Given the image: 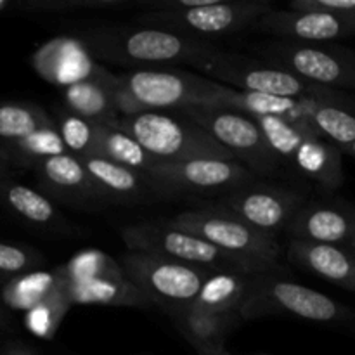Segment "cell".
I'll list each match as a JSON object with an SVG mask.
<instances>
[{"label": "cell", "instance_id": "7c38bea8", "mask_svg": "<svg viewBox=\"0 0 355 355\" xmlns=\"http://www.w3.org/2000/svg\"><path fill=\"white\" fill-rule=\"evenodd\" d=\"M272 9L269 2H224L207 0L193 9H158L139 16L144 26L162 28L184 37H225L253 28V24Z\"/></svg>", "mask_w": 355, "mask_h": 355}, {"label": "cell", "instance_id": "d590c367", "mask_svg": "<svg viewBox=\"0 0 355 355\" xmlns=\"http://www.w3.org/2000/svg\"><path fill=\"white\" fill-rule=\"evenodd\" d=\"M123 6L125 2L121 0H31L21 3V9L28 12L64 14L82 9H116Z\"/></svg>", "mask_w": 355, "mask_h": 355}, {"label": "cell", "instance_id": "ba28073f", "mask_svg": "<svg viewBox=\"0 0 355 355\" xmlns=\"http://www.w3.org/2000/svg\"><path fill=\"white\" fill-rule=\"evenodd\" d=\"M121 241L125 243L128 252L166 257V259L201 267L211 272H263L248 260L218 250L217 246L210 245L205 239L173 227L165 220L135 222V224L127 225L121 229Z\"/></svg>", "mask_w": 355, "mask_h": 355}, {"label": "cell", "instance_id": "ffe728a7", "mask_svg": "<svg viewBox=\"0 0 355 355\" xmlns=\"http://www.w3.org/2000/svg\"><path fill=\"white\" fill-rule=\"evenodd\" d=\"M314 99H318V97L290 99V97L245 92V90L231 89V87L218 83L217 92H215L210 104H207V106L231 107V110L241 111V113L248 114V116H277L284 118V120L291 121V123L311 127L309 125V111H311L312 101Z\"/></svg>", "mask_w": 355, "mask_h": 355}, {"label": "cell", "instance_id": "1f68e13d", "mask_svg": "<svg viewBox=\"0 0 355 355\" xmlns=\"http://www.w3.org/2000/svg\"><path fill=\"white\" fill-rule=\"evenodd\" d=\"M55 125H58V130L69 155L80 159L101 156L99 125L71 113L66 107L58 110Z\"/></svg>", "mask_w": 355, "mask_h": 355}, {"label": "cell", "instance_id": "4316f807", "mask_svg": "<svg viewBox=\"0 0 355 355\" xmlns=\"http://www.w3.org/2000/svg\"><path fill=\"white\" fill-rule=\"evenodd\" d=\"M99 144L101 156L141 173L146 179H149L162 163L151 153L146 151L128 132L114 125H99Z\"/></svg>", "mask_w": 355, "mask_h": 355}, {"label": "cell", "instance_id": "6da1fadb", "mask_svg": "<svg viewBox=\"0 0 355 355\" xmlns=\"http://www.w3.org/2000/svg\"><path fill=\"white\" fill-rule=\"evenodd\" d=\"M96 59L142 68H166L168 64H189L210 44L198 38L184 37L173 31L139 24H104L80 35Z\"/></svg>", "mask_w": 355, "mask_h": 355}, {"label": "cell", "instance_id": "2e32d148", "mask_svg": "<svg viewBox=\"0 0 355 355\" xmlns=\"http://www.w3.org/2000/svg\"><path fill=\"white\" fill-rule=\"evenodd\" d=\"M31 66L45 82L61 89L111 73L97 62L78 37H55L45 42L31 55Z\"/></svg>", "mask_w": 355, "mask_h": 355}, {"label": "cell", "instance_id": "60d3db41", "mask_svg": "<svg viewBox=\"0 0 355 355\" xmlns=\"http://www.w3.org/2000/svg\"><path fill=\"white\" fill-rule=\"evenodd\" d=\"M9 165H10L9 158H7L6 151H3L2 144H0V182H2V180H6V179H3V177H6L7 166H9Z\"/></svg>", "mask_w": 355, "mask_h": 355}, {"label": "cell", "instance_id": "b9f144b4", "mask_svg": "<svg viewBox=\"0 0 355 355\" xmlns=\"http://www.w3.org/2000/svg\"><path fill=\"white\" fill-rule=\"evenodd\" d=\"M340 151H342V153H345V155H349V156H352V158H355V142H354V144L347 146V148L340 149Z\"/></svg>", "mask_w": 355, "mask_h": 355}, {"label": "cell", "instance_id": "d6986e66", "mask_svg": "<svg viewBox=\"0 0 355 355\" xmlns=\"http://www.w3.org/2000/svg\"><path fill=\"white\" fill-rule=\"evenodd\" d=\"M286 253L295 266L355 293V253L349 246L290 239Z\"/></svg>", "mask_w": 355, "mask_h": 355}, {"label": "cell", "instance_id": "ac0fdd59", "mask_svg": "<svg viewBox=\"0 0 355 355\" xmlns=\"http://www.w3.org/2000/svg\"><path fill=\"white\" fill-rule=\"evenodd\" d=\"M44 194L71 205L107 203L83 163L73 155H59L33 166Z\"/></svg>", "mask_w": 355, "mask_h": 355}, {"label": "cell", "instance_id": "5bb4252c", "mask_svg": "<svg viewBox=\"0 0 355 355\" xmlns=\"http://www.w3.org/2000/svg\"><path fill=\"white\" fill-rule=\"evenodd\" d=\"M307 200L304 191L255 182L220 196L217 205L252 227L276 236L279 231H286Z\"/></svg>", "mask_w": 355, "mask_h": 355}, {"label": "cell", "instance_id": "5b68a950", "mask_svg": "<svg viewBox=\"0 0 355 355\" xmlns=\"http://www.w3.org/2000/svg\"><path fill=\"white\" fill-rule=\"evenodd\" d=\"M165 222L205 239L218 250L248 260L263 272L279 269L281 246L276 236L252 227L218 205L180 211Z\"/></svg>", "mask_w": 355, "mask_h": 355}, {"label": "cell", "instance_id": "52a82bcc", "mask_svg": "<svg viewBox=\"0 0 355 355\" xmlns=\"http://www.w3.org/2000/svg\"><path fill=\"white\" fill-rule=\"evenodd\" d=\"M266 134L276 155L298 173L324 191H336L345 180L340 148L312 127L277 116H252Z\"/></svg>", "mask_w": 355, "mask_h": 355}, {"label": "cell", "instance_id": "ee69618b", "mask_svg": "<svg viewBox=\"0 0 355 355\" xmlns=\"http://www.w3.org/2000/svg\"><path fill=\"white\" fill-rule=\"evenodd\" d=\"M349 248H350V250H352V252L355 253V238L352 239V241H350V243H349Z\"/></svg>", "mask_w": 355, "mask_h": 355}, {"label": "cell", "instance_id": "e0dca14e", "mask_svg": "<svg viewBox=\"0 0 355 355\" xmlns=\"http://www.w3.org/2000/svg\"><path fill=\"white\" fill-rule=\"evenodd\" d=\"M290 239L349 246L355 238V208L307 200L286 229Z\"/></svg>", "mask_w": 355, "mask_h": 355}, {"label": "cell", "instance_id": "7402d4cb", "mask_svg": "<svg viewBox=\"0 0 355 355\" xmlns=\"http://www.w3.org/2000/svg\"><path fill=\"white\" fill-rule=\"evenodd\" d=\"M114 83L116 75L107 73L66 87L62 89L64 107L96 125H116L121 114L116 104Z\"/></svg>", "mask_w": 355, "mask_h": 355}, {"label": "cell", "instance_id": "7bdbcfd3", "mask_svg": "<svg viewBox=\"0 0 355 355\" xmlns=\"http://www.w3.org/2000/svg\"><path fill=\"white\" fill-rule=\"evenodd\" d=\"M9 6H10L9 0H0V12H2V10H6Z\"/></svg>", "mask_w": 355, "mask_h": 355}, {"label": "cell", "instance_id": "8d00e7d4", "mask_svg": "<svg viewBox=\"0 0 355 355\" xmlns=\"http://www.w3.org/2000/svg\"><path fill=\"white\" fill-rule=\"evenodd\" d=\"M288 9L321 10V12L338 14L355 19V0H295L288 6Z\"/></svg>", "mask_w": 355, "mask_h": 355}, {"label": "cell", "instance_id": "83f0119b", "mask_svg": "<svg viewBox=\"0 0 355 355\" xmlns=\"http://www.w3.org/2000/svg\"><path fill=\"white\" fill-rule=\"evenodd\" d=\"M177 328L193 349L203 347H222L225 336L231 333L236 322L241 321L239 314H207V312L184 311L173 315Z\"/></svg>", "mask_w": 355, "mask_h": 355}, {"label": "cell", "instance_id": "30bf717a", "mask_svg": "<svg viewBox=\"0 0 355 355\" xmlns=\"http://www.w3.org/2000/svg\"><path fill=\"white\" fill-rule=\"evenodd\" d=\"M120 266L128 279L144 291L153 304L165 307L172 315L187 311L214 274L166 257L139 252H128Z\"/></svg>", "mask_w": 355, "mask_h": 355}, {"label": "cell", "instance_id": "277c9868", "mask_svg": "<svg viewBox=\"0 0 355 355\" xmlns=\"http://www.w3.org/2000/svg\"><path fill=\"white\" fill-rule=\"evenodd\" d=\"M114 127L128 132L159 162L236 159L211 135L182 114L175 116L168 111H144L120 116Z\"/></svg>", "mask_w": 355, "mask_h": 355}, {"label": "cell", "instance_id": "3957f363", "mask_svg": "<svg viewBox=\"0 0 355 355\" xmlns=\"http://www.w3.org/2000/svg\"><path fill=\"white\" fill-rule=\"evenodd\" d=\"M191 66L205 73V76L220 85L245 92L267 96L305 99V97H328L338 90L326 89L293 75L281 66H270L260 59L234 52L218 51L214 45L205 49Z\"/></svg>", "mask_w": 355, "mask_h": 355}, {"label": "cell", "instance_id": "d6a6232c", "mask_svg": "<svg viewBox=\"0 0 355 355\" xmlns=\"http://www.w3.org/2000/svg\"><path fill=\"white\" fill-rule=\"evenodd\" d=\"M59 283L55 290L42 302L38 307L26 314V326L33 335L42 336V338H52V335L58 329L59 322L66 315V312L73 307L69 304L68 293H66V283L59 272Z\"/></svg>", "mask_w": 355, "mask_h": 355}, {"label": "cell", "instance_id": "4fadbf2b", "mask_svg": "<svg viewBox=\"0 0 355 355\" xmlns=\"http://www.w3.org/2000/svg\"><path fill=\"white\" fill-rule=\"evenodd\" d=\"M158 194H225L259 182V175L238 159H189L159 163L149 175Z\"/></svg>", "mask_w": 355, "mask_h": 355}, {"label": "cell", "instance_id": "8fae6325", "mask_svg": "<svg viewBox=\"0 0 355 355\" xmlns=\"http://www.w3.org/2000/svg\"><path fill=\"white\" fill-rule=\"evenodd\" d=\"M255 51L260 61L281 66L315 85L355 90V52L349 49L276 38L259 45Z\"/></svg>", "mask_w": 355, "mask_h": 355}, {"label": "cell", "instance_id": "74e56055", "mask_svg": "<svg viewBox=\"0 0 355 355\" xmlns=\"http://www.w3.org/2000/svg\"><path fill=\"white\" fill-rule=\"evenodd\" d=\"M0 355H35L28 349L26 345H21V343H9L3 349H0Z\"/></svg>", "mask_w": 355, "mask_h": 355}, {"label": "cell", "instance_id": "7a4b0ae2", "mask_svg": "<svg viewBox=\"0 0 355 355\" xmlns=\"http://www.w3.org/2000/svg\"><path fill=\"white\" fill-rule=\"evenodd\" d=\"M218 83L175 68H142L116 75L114 94L121 116L144 111L179 113L189 106H207Z\"/></svg>", "mask_w": 355, "mask_h": 355}, {"label": "cell", "instance_id": "cb8c5ba5", "mask_svg": "<svg viewBox=\"0 0 355 355\" xmlns=\"http://www.w3.org/2000/svg\"><path fill=\"white\" fill-rule=\"evenodd\" d=\"M0 200L17 218L37 229L66 231L68 224L47 194L14 180L0 182Z\"/></svg>", "mask_w": 355, "mask_h": 355}, {"label": "cell", "instance_id": "8992f818", "mask_svg": "<svg viewBox=\"0 0 355 355\" xmlns=\"http://www.w3.org/2000/svg\"><path fill=\"white\" fill-rule=\"evenodd\" d=\"M276 272L270 270L253 276L250 293L239 311L241 319L291 315L322 324L355 321L354 309L345 307L321 291L284 279Z\"/></svg>", "mask_w": 355, "mask_h": 355}, {"label": "cell", "instance_id": "4dcf8cb0", "mask_svg": "<svg viewBox=\"0 0 355 355\" xmlns=\"http://www.w3.org/2000/svg\"><path fill=\"white\" fill-rule=\"evenodd\" d=\"M2 148L6 151L7 158H9L10 165L19 166H35L37 163L52 158V156L68 155V149L62 142L58 125L42 128V130L35 132V134L23 139V141L2 146Z\"/></svg>", "mask_w": 355, "mask_h": 355}, {"label": "cell", "instance_id": "f1b7e54d", "mask_svg": "<svg viewBox=\"0 0 355 355\" xmlns=\"http://www.w3.org/2000/svg\"><path fill=\"white\" fill-rule=\"evenodd\" d=\"M58 283V269L35 270L9 281L0 290V300L7 311H21L28 314L55 290Z\"/></svg>", "mask_w": 355, "mask_h": 355}, {"label": "cell", "instance_id": "603a6c76", "mask_svg": "<svg viewBox=\"0 0 355 355\" xmlns=\"http://www.w3.org/2000/svg\"><path fill=\"white\" fill-rule=\"evenodd\" d=\"M66 293L71 305L146 309L153 304L148 295L128 279L123 267L120 272L107 274V276L97 277L87 283H66Z\"/></svg>", "mask_w": 355, "mask_h": 355}, {"label": "cell", "instance_id": "ab89813d", "mask_svg": "<svg viewBox=\"0 0 355 355\" xmlns=\"http://www.w3.org/2000/svg\"><path fill=\"white\" fill-rule=\"evenodd\" d=\"M9 328H10V321H9V315H7V309L3 307L2 300H0V335L9 331Z\"/></svg>", "mask_w": 355, "mask_h": 355}, {"label": "cell", "instance_id": "484cf974", "mask_svg": "<svg viewBox=\"0 0 355 355\" xmlns=\"http://www.w3.org/2000/svg\"><path fill=\"white\" fill-rule=\"evenodd\" d=\"M255 274L214 272L189 311L207 314H239Z\"/></svg>", "mask_w": 355, "mask_h": 355}, {"label": "cell", "instance_id": "d4e9b609", "mask_svg": "<svg viewBox=\"0 0 355 355\" xmlns=\"http://www.w3.org/2000/svg\"><path fill=\"white\" fill-rule=\"evenodd\" d=\"M309 125L336 148L354 144L355 99L342 90L331 97H318L309 111Z\"/></svg>", "mask_w": 355, "mask_h": 355}, {"label": "cell", "instance_id": "e575fe53", "mask_svg": "<svg viewBox=\"0 0 355 355\" xmlns=\"http://www.w3.org/2000/svg\"><path fill=\"white\" fill-rule=\"evenodd\" d=\"M44 260V255L31 246L0 241V290L9 281L40 269Z\"/></svg>", "mask_w": 355, "mask_h": 355}, {"label": "cell", "instance_id": "f35d334b", "mask_svg": "<svg viewBox=\"0 0 355 355\" xmlns=\"http://www.w3.org/2000/svg\"><path fill=\"white\" fill-rule=\"evenodd\" d=\"M196 354L198 355H232L231 352H227V350L224 349V345L222 347H203V349H196Z\"/></svg>", "mask_w": 355, "mask_h": 355}, {"label": "cell", "instance_id": "9c48e42d", "mask_svg": "<svg viewBox=\"0 0 355 355\" xmlns=\"http://www.w3.org/2000/svg\"><path fill=\"white\" fill-rule=\"evenodd\" d=\"M179 114L203 128L257 175L276 177L286 166L269 144L260 125L241 111L218 106H189L179 111Z\"/></svg>", "mask_w": 355, "mask_h": 355}, {"label": "cell", "instance_id": "836d02e7", "mask_svg": "<svg viewBox=\"0 0 355 355\" xmlns=\"http://www.w3.org/2000/svg\"><path fill=\"white\" fill-rule=\"evenodd\" d=\"M58 269L66 283L76 284L87 283V281L107 276V274L120 272L121 266L120 262H116L99 250H85V252H80L78 255L73 257L64 266H59Z\"/></svg>", "mask_w": 355, "mask_h": 355}, {"label": "cell", "instance_id": "44dd1931", "mask_svg": "<svg viewBox=\"0 0 355 355\" xmlns=\"http://www.w3.org/2000/svg\"><path fill=\"white\" fill-rule=\"evenodd\" d=\"M80 159V158H78ZM85 170L107 203H137L151 200L156 193L155 186L141 173L121 166L104 156L82 158Z\"/></svg>", "mask_w": 355, "mask_h": 355}, {"label": "cell", "instance_id": "9a60e30c", "mask_svg": "<svg viewBox=\"0 0 355 355\" xmlns=\"http://www.w3.org/2000/svg\"><path fill=\"white\" fill-rule=\"evenodd\" d=\"M253 28L281 40L329 44L355 33L354 17L321 10H274L263 14Z\"/></svg>", "mask_w": 355, "mask_h": 355}, {"label": "cell", "instance_id": "f546056e", "mask_svg": "<svg viewBox=\"0 0 355 355\" xmlns=\"http://www.w3.org/2000/svg\"><path fill=\"white\" fill-rule=\"evenodd\" d=\"M55 125L42 107L30 103H0V144L9 146Z\"/></svg>", "mask_w": 355, "mask_h": 355}]
</instances>
